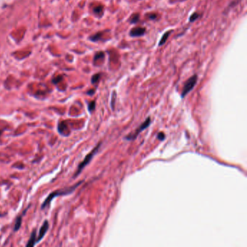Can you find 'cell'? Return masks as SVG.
Instances as JSON below:
<instances>
[{"label":"cell","instance_id":"cell-1","mask_svg":"<svg viewBox=\"0 0 247 247\" xmlns=\"http://www.w3.org/2000/svg\"><path fill=\"white\" fill-rule=\"evenodd\" d=\"M83 183V181H80V182L78 183L77 184H75V185L73 186H70V187H68V188H65L63 189H58V190L54 191L51 192L49 196H48V197L45 199V201H44L43 204H41V209H44V208L47 207L50 204V203L51 202L53 198L57 197V196H64V195H68V194H70V193H72L76 188H78V187L80 185H81V183Z\"/></svg>","mask_w":247,"mask_h":247},{"label":"cell","instance_id":"cell-2","mask_svg":"<svg viewBox=\"0 0 247 247\" xmlns=\"http://www.w3.org/2000/svg\"><path fill=\"white\" fill-rule=\"evenodd\" d=\"M100 146H101V143H99L97 146H95V148H94V149L92 150V151H91V152L89 153V154H87L86 157L85 158H84V160H83V162H81V163L79 164V167H78L77 170H76V173H75L74 176H73V178L77 177V176H79L80 173H81V171L84 170V168H85V167L88 164L90 163V162L91 161V159L94 157V156L95 154H96V152H97L98 150H99Z\"/></svg>","mask_w":247,"mask_h":247},{"label":"cell","instance_id":"cell-3","mask_svg":"<svg viewBox=\"0 0 247 247\" xmlns=\"http://www.w3.org/2000/svg\"><path fill=\"white\" fill-rule=\"evenodd\" d=\"M198 80V76L197 75L195 74L193 76H192L190 79H188L186 81L185 84H184L182 94H181V97L184 98L187 94L192 90L193 88H194L195 85L196 84V82H197Z\"/></svg>","mask_w":247,"mask_h":247},{"label":"cell","instance_id":"cell-4","mask_svg":"<svg viewBox=\"0 0 247 247\" xmlns=\"http://www.w3.org/2000/svg\"><path fill=\"white\" fill-rule=\"evenodd\" d=\"M150 123H151V118H150V117H148V118H146V120L143 122V123H142V124L139 126L138 128L135 131L134 133L130 134V135L127 136H126V139L129 141L135 139L137 137V136H138L141 131H143V130L147 128L148 126H149Z\"/></svg>","mask_w":247,"mask_h":247},{"label":"cell","instance_id":"cell-5","mask_svg":"<svg viewBox=\"0 0 247 247\" xmlns=\"http://www.w3.org/2000/svg\"><path fill=\"white\" fill-rule=\"evenodd\" d=\"M146 32V28L144 27H136L130 31L129 35L131 37H140L143 36Z\"/></svg>","mask_w":247,"mask_h":247},{"label":"cell","instance_id":"cell-6","mask_svg":"<svg viewBox=\"0 0 247 247\" xmlns=\"http://www.w3.org/2000/svg\"><path fill=\"white\" fill-rule=\"evenodd\" d=\"M49 222H48V220H45V221L44 222V223H43V226H42L41 228H40L39 233L38 237L36 238V244L37 243H39V242L41 240L42 238H43L44 236H45V234H46V232H47L48 229H49Z\"/></svg>","mask_w":247,"mask_h":247},{"label":"cell","instance_id":"cell-7","mask_svg":"<svg viewBox=\"0 0 247 247\" xmlns=\"http://www.w3.org/2000/svg\"><path fill=\"white\" fill-rule=\"evenodd\" d=\"M57 130H58V132L62 136H68L70 133V131L68 130V126L66 125V123L64 121L59 122L58 123V127H57Z\"/></svg>","mask_w":247,"mask_h":247},{"label":"cell","instance_id":"cell-8","mask_svg":"<svg viewBox=\"0 0 247 247\" xmlns=\"http://www.w3.org/2000/svg\"><path fill=\"white\" fill-rule=\"evenodd\" d=\"M36 230H34L33 232L31 234V238H30L29 242L26 244V246H34L36 245Z\"/></svg>","mask_w":247,"mask_h":247},{"label":"cell","instance_id":"cell-9","mask_svg":"<svg viewBox=\"0 0 247 247\" xmlns=\"http://www.w3.org/2000/svg\"><path fill=\"white\" fill-rule=\"evenodd\" d=\"M171 33H172V31H166V32L163 34L162 38H161L160 40H159V42L158 44L159 46H162V45H164L165 43H166L167 40H168L169 38V36H170V34H171Z\"/></svg>","mask_w":247,"mask_h":247},{"label":"cell","instance_id":"cell-10","mask_svg":"<svg viewBox=\"0 0 247 247\" xmlns=\"http://www.w3.org/2000/svg\"><path fill=\"white\" fill-rule=\"evenodd\" d=\"M139 18H140V15H139L138 13H135L133 14L131 16L129 19V22L131 23V24H136L138 22Z\"/></svg>","mask_w":247,"mask_h":247},{"label":"cell","instance_id":"cell-11","mask_svg":"<svg viewBox=\"0 0 247 247\" xmlns=\"http://www.w3.org/2000/svg\"><path fill=\"white\" fill-rule=\"evenodd\" d=\"M22 223V216H18L15 220V224L14 226V231H18L20 229Z\"/></svg>","mask_w":247,"mask_h":247},{"label":"cell","instance_id":"cell-12","mask_svg":"<svg viewBox=\"0 0 247 247\" xmlns=\"http://www.w3.org/2000/svg\"><path fill=\"white\" fill-rule=\"evenodd\" d=\"M102 32H98L96 34H95L94 35L91 36L90 37V40L92 41H98L101 39V36H102Z\"/></svg>","mask_w":247,"mask_h":247},{"label":"cell","instance_id":"cell-13","mask_svg":"<svg viewBox=\"0 0 247 247\" xmlns=\"http://www.w3.org/2000/svg\"><path fill=\"white\" fill-rule=\"evenodd\" d=\"M199 17H200L199 14L197 13V12H193V13L191 15L190 18H189V22H190V23H193V22H194L195 20H197Z\"/></svg>","mask_w":247,"mask_h":247},{"label":"cell","instance_id":"cell-14","mask_svg":"<svg viewBox=\"0 0 247 247\" xmlns=\"http://www.w3.org/2000/svg\"><path fill=\"white\" fill-rule=\"evenodd\" d=\"M100 78H101V73H96V74L94 75L91 78V83L93 84H96L99 81Z\"/></svg>","mask_w":247,"mask_h":247},{"label":"cell","instance_id":"cell-15","mask_svg":"<svg viewBox=\"0 0 247 247\" xmlns=\"http://www.w3.org/2000/svg\"><path fill=\"white\" fill-rule=\"evenodd\" d=\"M104 53L103 51H99V52H97L94 56V60L96 61L98 59L104 58Z\"/></svg>","mask_w":247,"mask_h":247},{"label":"cell","instance_id":"cell-16","mask_svg":"<svg viewBox=\"0 0 247 247\" xmlns=\"http://www.w3.org/2000/svg\"><path fill=\"white\" fill-rule=\"evenodd\" d=\"M95 106H96V103H95V101H91V102H90L89 104V106H88V109H89V111L90 112H91L92 111L94 110L95 108Z\"/></svg>","mask_w":247,"mask_h":247},{"label":"cell","instance_id":"cell-17","mask_svg":"<svg viewBox=\"0 0 247 247\" xmlns=\"http://www.w3.org/2000/svg\"><path fill=\"white\" fill-rule=\"evenodd\" d=\"M157 15L155 13H150L147 15V18L150 20H154L157 19Z\"/></svg>","mask_w":247,"mask_h":247},{"label":"cell","instance_id":"cell-18","mask_svg":"<svg viewBox=\"0 0 247 247\" xmlns=\"http://www.w3.org/2000/svg\"><path fill=\"white\" fill-rule=\"evenodd\" d=\"M103 10V7L102 6H97V7H95L94 8V12L96 14H99L100 12H101V11Z\"/></svg>","mask_w":247,"mask_h":247},{"label":"cell","instance_id":"cell-19","mask_svg":"<svg viewBox=\"0 0 247 247\" xmlns=\"http://www.w3.org/2000/svg\"><path fill=\"white\" fill-rule=\"evenodd\" d=\"M165 134H164V133H162V132L159 133L158 135H157V138L161 141H163L164 139H165Z\"/></svg>","mask_w":247,"mask_h":247},{"label":"cell","instance_id":"cell-20","mask_svg":"<svg viewBox=\"0 0 247 247\" xmlns=\"http://www.w3.org/2000/svg\"><path fill=\"white\" fill-rule=\"evenodd\" d=\"M61 80H62V77H57V79H54L53 80V82H54V84H57Z\"/></svg>","mask_w":247,"mask_h":247},{"label":"cell","instance_id":"cell-21","mask_svg":"<svg viewBox=\"0 0 247 247\" xmlns=\"http://www.w3.org/2000/svg\"><path fill=\"white\" fill-rule=\"evenodd\" d=\"M94 92H95L94 90H90L87 92V94H88L89 95H93L94 94Z\"/></svg>","mask_w":247,"mask_h":247},{"label":"cell","instance_id":"cell-22","mask_svg":"<svg viewBox=\"0 0 247 247\" xmlns=\"http://www.w3.org/2000/svg\"><path fill=\"white\" fill-rule=\"evenodd\" d=\"M1 132H0V134H1Z\"/></svg>","mask_w":247,"mask_h":247}]
</instances>
